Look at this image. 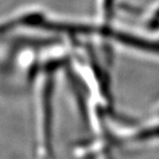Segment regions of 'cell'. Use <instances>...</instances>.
I'll use <instances>...</instances> for the list:
<instances>
[{"label": "cell", "mask_w": 159, "mask_h": 159, "mask_svg": "<svg viewBox=\"0 0 159 159\" xmlns=\"http://www.w3.org/2000/svg\"><path fill=\"white\" fill-rule=\"evenodd\" d=\"M107 35H111L114 39L120 41L121 43L125 46L134 48V49L146 51V52H153V53H159V43L158 41L148 40L145 39H141L139 36L131 35L128 33L119 32V31H106Z\"/></svg>", "instance_id": "obj_1"}, {"label": "cell", "mask_w": 159, "mask_h": 159, "mask_svg": "<svg viewBox=\"0 0 159 159\" xmlns=\"http://www.w3.org/2000/svg\"><path fill=\"white\" fill-rule=\"evenodd\" d=\"M159 136V127H154L152 129H147L145 131L141 132L136 136L138 139H153Z\"/></svg>", "instance_id": "obj_2"}, {"label": "cell", "mask_w": 159, "mask_h": 159, "mask_svg": "<svg viewBox=\"0 0 159 159\" xmlns=\"http://www.w3.org/2000/svg\"><path fill=\"white\" fill-rule=\"evenodd\" d=\"M103 6H104V11H106L107 17H110L112 14V9H113V4H114V0H103Z\"/></svg>", "instance_id": "obj_3"}]
</instances>
